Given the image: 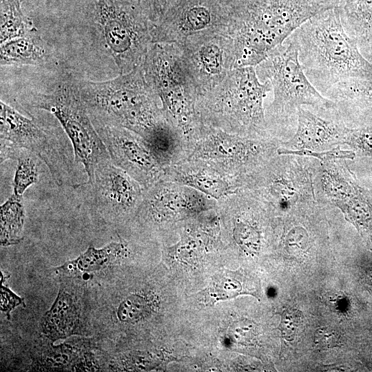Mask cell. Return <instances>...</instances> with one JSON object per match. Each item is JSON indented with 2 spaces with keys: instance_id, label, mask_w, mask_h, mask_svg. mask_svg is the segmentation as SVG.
Segmentation results:
<instances>
[{
  "instance_id": "6da1fadb",
  "label": "cell",
  "mask_w": 372,
  "mask_h": 372,
  "mask_svg": "<svg viewBox=\"0 0 372 372\" xmlns=\"http://www.w3.org/2000/svg\"><path fill=\"white\" fill-rule=\"evenodd\" d=\"M78 85L94 125L127 129L141 136L149 146L177 133L167 121L142 65L111 80L81 81Z\"/></svg>"
},
{
  "instance_id": "7a4b0ae2",
  "label": "cell",
  "mask_w": 372,
  "mask_h": 372,
  "mask_svg": "<svg viewBox=\"0 0 372 372\" xmlns=\"http://www.w3.org/2000/svg\"><path fill=\"white\" fill-rule=\"evenodd\" d=\"M290 36L306 75L319 92L351 79H372V62L346 30L338 7L314 15Z\"/></svg>"
},
{
  "instance_id": "3957f363",
  "label": "cell",
  "mask_w": 372,
  "mask_h": 372,
  "mask_svg": "<svg viewBox=\"0 0 372 372\" xmlns=\"http://www.w3.org/2000/svg\"><path fill=\"white\" fill-rule=\"evenodd\" d=\"M342 0H238L229 28L234 52L258 65L300 25Z\"/></svg>"
},
{
  "instance_id": "277c9868",
  "label": "cell",
  "mask_w": 372,
  "mask_h": 372,
  "mask_svg": "<svg viewBox=\"0 0 372 372\" xmlns=\"http://www.w3.org/2000/svg\"><path fill=\"white\" fill-rule=\"evenodd\" d=\"M271 90L269 81H260L256 67L234 68L199 96L197 109L205 125L251 138H273L263 105Z\"/></svg>"
},
{
  "instance_id": "5b68a950",
  "label": "cell",
  "mask_w": 372,
  "mask_h": 372,
  "mask_svg": "<svg viewBox=\"0 0 372 372\" xmlns=\"http://www.w3.org/2000/svg\"><path fill=\"white\" fill-rule=\"evenodd\" d=\"M142 67L167 121L182 139L189 156L205 125L197 109L199 91L182 50L174 43H153Z\"/></svg>"
},
{
  "instance_id": "8992f818",
  "label": "cell",
  "mask_w": 372,
  "mask_h": 372,
  "mask_svg": "<svg viewBox=\"0 0 372 372\" xmlns=\"http://www.w3.org/2000/svg\"><path fill=\"white\" fill-rule=\"evenodd\" d=\"M260 81H269L273 92L265 116L273 136L275 129L297 114L303 105L321 110L336 107L318 90L306 75L299 60L298 49L289 36L256 67Z\"/></svg>"
},
{
  "instance_id": "52a82bcc",
  "label": "cell",
  "mask_w": 372,
  "mask_h": 372,
  "mask_svg": "<svg viewBox=\"0 0 372 372\" xmlns=\"http://www.w3.org/2000/svg\"><path fill=\"white\" fill-rule=\"evenodd\" d=\"M87 9L119 74L141 66L153 43L144 13L123 0H90Z\"/></svg>"
},
{
  "instance_id": "ba28073f",
  "label": "cell",
  "mask_w": 372,
  "mask_h": 372,
  "mask_svg": "<svg viewBox=\"0 0 372 372\" xmlns=\"http://www.w3.org/2000/svg\"><path fill=\"white\" fill-rule=\"evenodd\" d=\"M34 107L51 112L72 145L76 162L83 165L90 180L96 167L111 159L81 98L78 83H59L51 92L41 95Z\"/></svg>"
},
{
  "instance_id": "9c48e42d",
  "label": "cell",
  "mask_w": 372,
  "mask_h": 372,
  "mask_svg": "<svg viewBox=\"0 0 372 372\" xmlns=\"http://www.w3.org/2000/svg\"><path fill=\"white\" fill-rule=\"evenodd\" d=\"M278 146L275 138H251L205 125L187 158L200 160L242 185L246 176L277 154Z\"/></svg>"
},
{
  "instance_id": "30bf717a",
  "label": "cell",
  "mask_w": 372,
  "mask_h": 372,
  "mask_svg": "<svg viewBox=\"0 0 372 372\" xmlns=\"http://www.w3.org/2000/svg\"><path fill=\"white\" fill-rule=\"evenodd\" d=\"M278 154L246 176L241 187L260 199L270 211H285L314 202L308 172L289 155Z\"/></svg>"
},
{
  "instance_id": "8fae6325",
  "label": "cell",
  "mask_w": 372,
  "mask_h": 372,
  "mask_svg": "<svg viewBox=\"0 0 372 372\" xmlns=\"http://www.w3.org/2000/svg\"><path fill=\"white\" fill-rule=\"evenodd\" d=\"M216 207L217 200L214 198L163 178L144 190L134 219L150 227H169Z\"/></svg>"
},
{
  "instance_id": "7c38bea8",
  "label": "cell",
  "mask_w": 372,
  "mask_h": 372,
  "mask_svg": "<svg viewBox=\"0 0 372 372\" xmlns=\"http://www.w3.org/2000/svg\"><path fill=\"white\" fill-rule=\"evenodd\" d=\"M0 141L1 162L12 159L19 149L28 150L45 163L57 185L63 184L68 169L58 143L47 131L2 101Z\"/></svg>"
},
{
  "instance_id": "4fadbf2b",
  "label": "cell",
  "mask_w": 372,
  "mask_h": 372,
  "mask_svg": "<svg viewBox=\"0 0 372 372\" xmlns=\"http://www.w3.org/2000/svg\"><path fill=\"white\" fill-rule=\"evenodd\" d=\"M320 176L324 196L343 214L372 249V196L349 169L335 161L323 163Z\"/></svg>"
},
{
  "instance_id": "5bb4252c",
  "label": "cell",
  "mask_w": 372,
  "mask_h": 372,
  "mask_svg": "<svg viewBox=\"0 0 372 372\" xmlns=\"http://www.w3.org/2000/svg\"><path fill=\"white\" fill-rule=\"evenodd\" d=\"M84 184L91 186L98 211L113 222L134 218L143 198L141 185L111 159L99 165Z\"/></svg>"
},
{
  "instance_id": "9a60e30c",
  "label": "cell",
  "mask_w": 372,
  "mask_h": 372,
  "mask_svg": "<svg viewBox=\"0 0 372 372\" xmlns=\"http://www.w3.org/2000/svg\"><path fill=\"white\" fill-rule=\"evenodd\" d=\"M94 127L112 163L136 180L144 190L163 178L164 167L141 136L120 127Z\"/></svg>"
},
{
  "instance_id": "2e32d148",
  "label": "cell",
  "mask_w": 372,
  "mask_h": 372,
  "mask_svg": "<svg viewBox=\"0 0 372 372\" xmlns=\"http://www.w3.org/2000/svg\"><path fill=\"white\" fill-rule=\"evenodd\" d=\"M163 178L192 187L216 200L241 187L239 180L225 176L206 163L194 158L165 167Z\"/></svg>"
},
{
  "instance_id": "e0dca14e",
  "label": "cell",
  "mask_w": 372,
  "mask_h": 372,
  "mask_svg": "<svg viewBox=\"0 0 372 372\" xmlns=\"http://www.w3.org/2000/svg\"><path fill=\"white\" fill-rule=\"evenodd\" d=\"M297 129L293 136L281 143L291 150L326 151L342 143L346 127L324 119L300 107L297 112Z\"/></svg>"
},
{
  "instance_id": "ac0fdd59",
  "label": "cell",
  "mask_w": 372,
  "mask_h": 372,
  "mask_svg": "<svg viewBox=\"0 0 372 372\" xmlns=\"http://www.w3.org/2000/svg\"><path fill=\"white\" fill-rule=\"evenodd\" d=\"M80 313L74 298L60 290L52 307L43 318V333L52 341L78 334Z\"/></svg>"
},
{
  "instance_id": "d6986e66",
  "label": "cell",
  "mask_w": 372,
  "mask_h": 372,
  "mask_svg": "<svg viewBox=\"0 0 372 372\" xmlns=\"http://www.w3.org/2000/svg\"><path fill=\"white\" fill-rule=\"evenodd\" d=\"M242 294L259 297V287L251 280L238 272L226 271L214 276L208 287L198 293L197 299L206 305L222 300L233 298Z\"/></svg>"
},
{
  "instance_id": "ffe728a7",
  "label": "cell",
  "mask_w": 372,
  "mask_h": 372,
  "mask_svg": "<svg viewBox=\"0 0 372 372\" xmlns=\"http://www.w3.org/2000/svg\"><path fill=\"white\" fill-rule=\"evenodd\" d=\"M131 254L128 242L123 239L112 242L101 249L90 245L87 250L74 260L59 267V271L72 273H87L100 270Z\"/></svg>"
},
{
  "instance_id": "44dd1931",
  "label": "cell",
  "mask_w": 372,
  "mask_h": 372,
  "mask_svg": "<svg viewBox=\"0 0 372 372\" xmlns=\"http://www.w3.org/2000/svg\"><path fill=\"white\" fill-rule=\"evenodd\" d=\"M48 56L45 44L36 33L1 44V65H40Z\"/></svg>"
},
{
  "instance_id": "7402d4cb",
  "label": "cell",
  "mask_w": 372,
  "mask_h": 372,
  "mask_svg": "<svg viewBox=\"0 0 372 372\" xmlns=\"http://www.w3.org/2000/svg\"><path fill=\"white\" fill-rule=\"evenodd\" d=\"M343 25L360 48L372 41V0H342L338 7Z\"/></svg>"
},
{
  "instance_id": "603a6c76",
  "label": "cell",
  "mask_w": 372,
  "mask_h": 372,
  "mask_svg": "<svg viewBox=\"0 0 372 372\" xmlns=\"http://www.w3.org/2000/svg\"><path fill=\"white\" fill-rule=\"evenodd\" d=\"M0 43L36 33L30 18L24 14L20 0H1Z\"/></svg>"
},
{
  "instance_id": "cb8c5ba5",
  "label": "cell",
  "mask_w": 372,
  "mask_h": 372,
  "mask_svg": "<svg viewBox=\"0 0 372 372\" xmlns=\"http://www.w3.org/2000/svg\"><path fill=\"white\" fill-rule=\"evenodd\" d=\"M24 220L23 196L13 193L0 207L1 246L15 245L20 242Z\"/></svg>"
},
{
  "instance_id": "d4e9b609",
  "label": "cell",
  "mask_w": 372,
  "mask_h": 372,
  "mask_svg": "<svg viewBox=\"0 0 372 372\" xmlns=\"http://www.w3.org/2000/svg\"><path fill=\"white\" fill-rule=\"evenodd\" d=\"M37 156L23 149H19L13 158L17 161L13 179V193L23 195L24 192L39 179V168L37 163Z\"/></svg>"
},
{
  "instance_id": "484cf974",
  "label": "cell",
  "mask_w": 372,
  "mask_h": 372,
  "mask_svg": "<svg viewBox=\"0 0 372 372\" xmlns=\"http://www.w3.org/2000/svg\"><path fill=\"white\" fill-rule=\"evenodd\" d=\"M325 93L340 100L372 103V79H351L339 83Z\"/></svg>"
},
{
  "instance_id": "4316f807",
  "label": "cell",
  "mask_w": 372,
  "mask_h": 372,
  "mask_svg": "<svg viewBox=\"0 0 372 372\" xmlns=\"http://www.w3.org/2000/svg\"><path fill=\"white\" fill-rule=\"evenodd\" d=\"M149 310V304L145 297L132 294L121 302L117 316L122 322H134L145 318Z\"/></svg>"
},
{
  "instance_id": "83f0119b",
  "label": "cell",
  "mask_w": 372,
  "mask_h": 372,
  "mask_svg": "<svg viewBox=\"0 0 372 372\" xmlns=\"http://www.w3.org/2000/svg\"><path fill=\"white\" fill-rule=\"evenodd\" d=\"M342 145H346L364 156H372V127H346Z\"/></svg>"
},
{
  "instance_id": "f1b7e54d",
  "label": "cell",
  "mask_w": 372,
  "mask_h": 372,
  "mask_svg": "<svg viewBox=\"0 0 372 372\" xmlns=\"http://www.w3.org/2000/svg\"><path fill=\"white\" fill-rule=\"evenodd\" d=\"M278 155H292L300 156H309L317 158L322 163L335 161L337 159H353L355 154L353 151L342 149L340 146L321 152H315L307 149L291 150L282 147L277 149Z\"/></svg>"
},
{
  "instance_id": "f546056e",
  "label": "cell",
  "mask_w": 372,
  "mask_h": 372,
  "mask_svg": "<svg viewBox=\"0 0 372 372\" xmlns=\"http://www.w3.org/2000/svg\"><path fill=\"white\" fill-rule=\"evenodd\" d=\"M302 322L303 315L299 309L293 307L285 309L281 314L279 324L282 337L287 341H293Z\"/></svg>"
},
{
  "instance_id": "4dcf8cb0",
  "label": "cell",
  "mask_w": 372,
  "mask_h": 372,
  "mask_svg": "<svg viewBox=\"0 0 372 372\" xmlns=\"http://www.w3.org/2000/svg\"><path fill=\"white\" fill-rule=\"evenodd\" d=\"M314 343L321 349L333 348L340 344L341 336L338 331L331 328H319L314 334Z\"/></svg>"
},
{
  "instance_id": "1f68e13d",
  "label": "cell",
  "mask_w": 372,
  "mask_h": 372,
  "mask_svg": "<svg viewBox=\"0 0 372 372\" xmlns=\"http://www.w3.org/2000/svg\"><path fill=\"white\" fill-rule=\"evenodd\" d=\"M23 303V299L14 294L2 284L1 288V310L6 313L8 318L10 311Z\"/></svg>"
},
{
  "instance_id": "d6a6232c",
  "label": "cell",
  "mask_w": 372,
  "mask_h": 372,
  "mask_svg": "<svg viewBox=\"0 0 372 372\" xmlns=\"http://www.w3.org/2000/svg\"><path fill=\"white\" fill-rule=\"evenodd\" d=\"M365 282L368 290L372 294V273L366 277Z\"/></svg>"
},
{
  "instance_id": "836d02e7",
  "label": "cell",
  "mask_w": 372,
  "mask_h": 372,
  "mask_svg": "<svg viewBox=\"0 0 372 372\" xmlns=\"http://www.w3.org/2000/svg\"><path fill=\"white\" fill-rule=\"evenodd\" d=\"M371 43H372V41H371L367 45H369L371 44Z\"/></svg>"
}]
</instances>
